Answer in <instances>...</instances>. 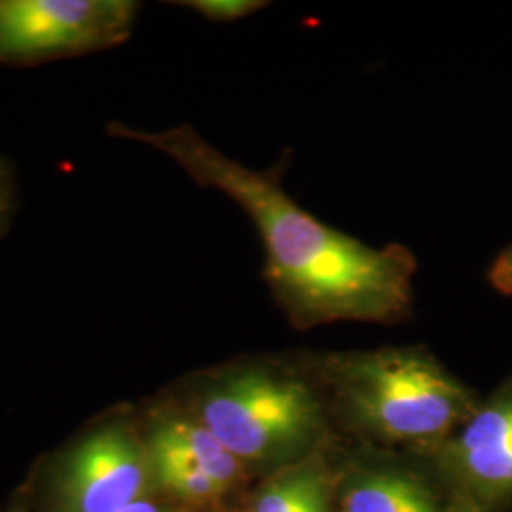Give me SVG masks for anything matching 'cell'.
Instances as JSON below:
<instances>
[{"instance_id": "1", "label": "cell", "mask_w": 512, "mask_h": 512, "mask_svg": "<svg viewBox=\"0 0 512 512\" xmlns=\"http://www.w3.org/2000/svg\"><path fill=\"white\" fill-rule=\"evenodd\" d=\"M107 133L164 152L203 188L238 203L264 247V279L294 329L340 321L393 325L414 308L418 260L399 245H366L300 207L274 171L239 164L188 126L145 131L110 122Z\"/></svg>"}, {"instance_id": "2", "label": "cell", "mask_w": 512, "mask_h": 512, "mask_svg": "<svg viewBox=\"0 0 512 512\" xmlns=\"http://www.w3.org/2000/svg\"><path fill=\"white\" fill-rule=\"evenodd\" d=\"M311 361L330 420L372 439L437 448L480 404L475 391L425 349L325 353Z\"/></svg>"}, {"instance_id": "3", "label": "cell", "mask_w": 512, "mask_h": 512, "mask_svg": "<svg viewBox=\"0 0 512 512\" xmlns=\"http://www.w3.org/2000/svg\"><path fill=\"white\" fill-rule=\"evenodd\" d=\"M183 412L241 463H298L329 433L330 412L311 357L253 359L205 374Z\"/></svg>"}, {"instance_id": "4", "label": "cell", "mask_w": 512, "mask_h": 512, "mask_svg": "<svg viewBox=\"0 0 512 512\" xmlns=\"http://www.w3.org/2000/svg\"><path fill=\"white\" fill-rule=\"evenodd\" d=\"M139 8L131 0H0V65L116 48L131 37Z\"/></svg>"}, {"instance_id": "5", "label": "cell", "mask_w": 512, "mask_h": 512, "mask_svg": "<svg viewBox=\"0 0 512 512\" xmlns=\"http://www.w3.org/2000/svg\"><path fill=\"white\" fill-rule=\"evenodd\" d=\"M435 463L448 512H503L512 505V372L440 442Z\"/></svg>"}, {"instance_id": "6", "label": "cell", "mask_w": 512, "mask_h": 512, "mask_svg": "<svg viewBox=\"0 0 512 512\" xmlns=\"http://www.w3.org/2000/svg\"><path fill=\"white\" fill-rule=\"evenodd\" d=\"M152 467L147 446L124 421L74 446L57 478V512H120L145 499Z\"/></svg>"}, {"instance_id": "7", "label": "cell", "mask_w": 512, "mask_h": 512, "mask_svg": "<svg viewBox=\"0 0 512 512\" xmlns=\"http://www.w3.org/2000/svg\"><path fill=\"white\" fill-rule=\"evenodd\" d=\"M147 448L183 459L215 478L226 490L241 473V461L181 408L156 412L148 429Z\"/></svg>"}, {"instance_id": "8", "label": "cell", "mask_w": 512, "mask_h": 512, "mask_svg": "<svg viewBox=\"0 0 512 512\" xmlns=\"http://www.w3.org/2000/svg\"><path fill=\"white\" fill-rule=\"evenodd\" d=\"M342 512H448L437 492L410 471L382 467L349 476Z\"/></svg>"}, {"instance_id": "9", "label": "cell", "mask_w": 512, "mask_h": 512, "mask_svg": "<svg viewBox=\"0 0 512 512\" xmlns=\"http://www.w3.org/2000/svg\"><path fill=\"white\" fill-rule=\"evenodd\" d=\"M330 476L319 458L302 459L264 484L249 512H330Z\"/></svg>"}, {"instance_id": "10", "label": "cell", "mask_w": 512, "mask_h": 512, "mask_svg": "<svg viewBox=\"0 0 512 512\" xmlns=\"http://www.w3.org/2000/svg\"><path fill=\"white\" fill-rule=\"evenodd\" d=\"M147 452L152 475L169 494L177 495L188 503H211L226 492L215 478L188 465L183 459L148 448Z\"/></svg>"}, {"instance_id": "11", "label": "cell", "mask_w": 512, "mask_h": 512, "mask_svg": "<svg viewBox=\"0 0 512 512\" xmlns=\"http://www.w3.org/2000/svg\"><path fill=\"white\" fill-rule=\"evenodd\" d=\"M175 4L186 6L215 23H232L238 19L249 18L262 8L270 6V2L262 0H184Z\"/></svg>"}, {"instance_id": "12", "label": "cell", "mask_w": 512, "mask_h": 512, "mask_svg": "<svg viewBox=\"0 0 512 512\" xmlns=\"http://www.w3.org/2000/svg\"><path fill=\"white\" fill-rule=\"evenodd\" d=\"M16 209V186H14V171L0 156V238L8 232Z\"/></svg>"}, {"instance_id": "13", "label": "cell", "mask_w": 512, "mask_h": 512, "mask_svg": "<svg viewBox=\"0 0 512 512\" xmlns=\"http://www.w3.org/2000/svg\"><path fill=\"white\" fill-rule=\"evenodd\" d=\"M488 279L497 293L512 296V245L495 258Z\"/></svg>"}, {"instance_id": "14", "label": "cell", "mask_w": 512, "mask_h": 512, "mask_svg": "<svg viewBox=\"0 0 512 512\" xmlns=\"http://www.w3.org/2000/svg\"><path fill=\"white\" fill-rule=\"evenodd\" d=\"M120 512H171L164 509V507H160V505H156V503H152V501H148V499H141V501H137V503H133V505H129L126 507L124 511Z\"/></svg>"}]
</instances>
